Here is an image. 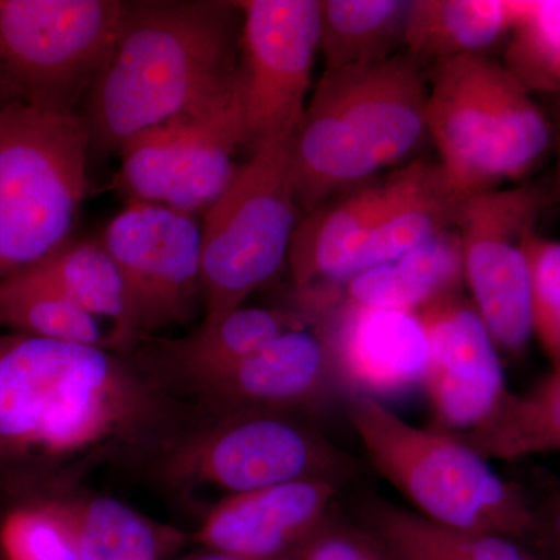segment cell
I'll use <instances>...</instances> for the list:
<instances>
[{
	"mask_svg": "<svg viewBox=\"0 0 560 560\" xmlns=\"http://www.w3.org/2000/svg\"><path fill=\"white\" fill-rule=\"evenodd\" d=\"M455 536L470 560H537L511 537L464 533Z\"/></svg>",
	"mask_w": 560,
	"mask_h": 560,
	"instance_id": "obj_33",
	"label": "cell"
},
{
	"mask_svg": "<svg viewBox=\"0 0 560 560\" xmlns=\"http://www.w3.org/2000/svg\"><path fill=\"white\" fill-rule=\"evenodd\" d=\"M290 139L272 140L238 165L201 224L202 329L243 307L289 259L301 219L290 167Z\"/></svg>",
	"mask_w": 560,
	"mask_h": 560,
	"instance_id": "obj_6",
	"label": "cell"
},
{
	"mask_svg": "<svg viewBox=\"0 0 560 560\" xmlns=\"http://www.w3.org/2000/svg\"><path fill=\"white\" fill-rule=\"evenodd\" d=\"M0 326L44 340L102 345L97 318L22 270L0 279Z\"/></svg>",
	"mask_w": 560,
	"mask_h": 560,
	"instance_id": "obj_25",
	"label": "cell"
},
{
	"mask_svg": "<svg viewBox=\"0 0 560 560\" xmlns=\"http://www.w3.org/2000/svg\"><path fill=\"white\" fill-rule=\"evenodd\" d=\"M201 477L234 493L312 478H329L340 459L307 431L276 418L232 423L195 455ZM330 480V478H329Z\"/></svg>",
	"mask_w": 560,
	"mask_h": 560,
	"instance_id": "obj_15",
	"label": "cell"
},
{
	"mask_svg": "<svg viewBox=\"0 0 560 560\" xmlns=\"http://www.w3.org/2000/svg\"><path fill=\"white\" fill-rule=\"evenodd\" d=\"M408 7L405 0L319 2V51L326 72L375 65L400 54Z\"/></svg>",
	"mask_w": 560,
	"mask_h": 560,
	"instance_id": "obj_22",
	"label": "cell"
},
{
	"mask_svg": "<svg viewBox=\"0 0 560 560\" xmlns=\"http://www.w3.org/2000/svg\"><path fill=\"white\" fill-rule=\"evenodd\" d=\"M504 66L526 91L560 95V0H511Z\"/></svg>",
	"mask_w": 560,
	"mask_h": 560,
	"instance_id": "obj_26",
	"label": "cell"
},
{
	"mask_svg": "<svg viewBox=\"0 0 560 560\" xmlns=\"http://www.w3.org/2000/svg\"><path fill=\"white\" fill-rule=\"evenodd\" d=\"M124 404L120 372L97 346L22 337L2 350V442L73 451L109 431Z\"/></svg>",
	"mask_w": 560,
	"mask_h": 560,
	"instance_id": "obj_7",
	"label": "cell"
},
{
	"mask_svg": "<svg viewBox=\"0 0 560 560\" xmlns=\"http://www.w3.org/2000/svg\"><path fill=\"white\" fill-rule=\"evenodd\" d=\"M547 205L548 191L533 184L488 189L469 195L456 220L471 305L506 352H521L533 334L526 243Z\"/></svg>",
	"mask_w": 560,
	"mask_h": 560,
	"instance_id": "obj_9",
	"label": "cell"
},
{
	"mask_svg": "<svg viewBox=\"0 0 560 560\" xmlns=\"http://www.w3.org/2000/svg\"><path fill=\"white\" fill-rule=\"evenodd\" d=\"M7 342L0 341V355H2V350L5 348Z\"/></svg>",
	"mask_w": 560,
	"mask_h": 560,
	"instance_id": "obj_38",
	"label": "cell"
},
{
	"mask_svg": "<svg viewBox=\"0 0 560 560\" xmlns=\"http://www.w3.org/2000/svg\"><path fill=\"white\" fill-rule=\"evenodd\" d=\"M125 10L121 0H0V83L13 101L79 113Z\"/></svg>",
	"mask_w": 560,
	"mask_h": 560,
	"instance_id": "obj_8",
	"label": "cell"
},
{
	"mask_svg": "<svg viewBox=\"0 0 560 560\" xmlns=\"http://www.w3.org/2000/svg\"><path fill=\"white\" fill-rule=\"evenodd\" d=\"M326 346L363 396H394L425 377L429 342L418 313L342 304Z\"/></svg>",
	"mask_w": 560,
	"mask_h": 560,
	"instance_id": "obj_16",
	"label": "cell"
},
{
	"mask_svg": "<svg viewBox=\"0 0 560 560\" xmlns=\"http://www.w3.org/2000/svg\"><path fill=\"white\" fill-rule=\"evenodd\" d=\"M366 525L388 560H470L453 530L388 501L368 506Z\"/></svg>",
	"mask_w": 560,
	"mask_h": 560,
	"instance_id": "obj_29",
	"label": "cell"
},
{
	"mask_svg": "<svg viewBox=\"0 0 560 560\" xmlns=\"http://www.w3.org/2000/svg\"><path fill=\"white\" fill-rule=\"evenodd\" d=\"M127 289L132 335L194 316L201 294V224L191 213L130 201L102 238Z\"/></svg>",
	"mask_w": 560,
	"mask_h": 560,
	"instance_id": "obj_12",
	"label": "cell"
},
{
	"mask_svg": "<svg viewBox=\"0 0 560 560\" xmlns=\"http://www.w3.org/2000/svg\"><path fill=\"white\" fill-rule=\"evenodd\" d=\"M486 459L560 451V368L526 394H508L488 422L459 436Z\"/></svg>",
	"mask_w": 560,
	"mask_h": 560,
	"instance_id": "obj_24",
	"label": "cell"
},
{
	"mask_svg": "<svg viewBox=\"0 0 560 560\" xmlns=\"http://www.w3.org/2000/svg\"><path fill=\"white\" fill-rule=\"evenodd\" d=\"M349 422L375 470L427 521L464 534L523 540L539 533L525 495L459 436L419 429L360 394Z\"/></svg>",
	"mask_w": 560,
	"mask_h": 560,
	"instance_id": "obj_3",
	"label": "cell"
},
{
	"mask_svg": "<svg viewBox=\"0 0 560 560\" xmlns=\"http://www.w3.org/2000/svg\"><path fill=\"white\" fill-rule=\"evenodd\" d=\"M75 517L79 560H156L164 547L161 534L120 501H91Z\"/></svg>",
	"mask_w": 560,
	"mask_h": 560,
	"instance_id": "obj_28",
	"label": "cell"
},
{
	"mask_svg": "<svg viewBox=\"0 0 560 560\" xmlns=\"http://www.w3.org/2000/svg\"><path fill=\"white\" fill-rule=\"evenodd\" d=\"M25 271L49 283L94 318L113 319L120 341L132 337L124 278L102 241L73 242L69 238Z\"/></svg>",
	"mask_w": 560,
	"mask_h": 560,
	"instance_id": "obj_23",
	"label": "cell"
},
{
	"mask_svg": "<svg viewBox=\"0 0 560 560\" xmlns=\"http://www.w3.org/2000/svg\"><path fill=\"white\" fill-rule=\"evenodd\" d=\"M555 533H556V536H558V539L560 541V504L558 506V510H556V514H555Z\"/></svg>",
	"mask_w": 560,
	"mask_h": 560,
	"instance_id": "obj_37",
	"label": "cell"
},
{
	"mask_svg": "<svg viewBox=\"0 0 560 560\" xmlns=\"http://www.w3.org/2000/svg\"><path fill=\"white\" fill-rule=\"evenodd\" d=\"M189 560H246L237 558V556L226 555V552L215 551V555L202 556V558H195Z\"/></svg>",
	"mask_w": 560,
	"mask_h": 560,
	"instance_id": "obj_35",
	"label": "cell"
},
{
	"mask_svg": "<svg viewBox=\"0 0 560 560\" xmlns=\"http://www.w3.org/2000/svg\"><path fill=\"white\" fill-rule=\"evenodd\" d=\"M423 65L401 50L375 65L324 70L290 139L301 215L360 187L427 132Z\"/></svg>",
	"mask_w": 560,
	"mask_h": 560,
	"instance_id": "obj_2",
	"label": "cell"
},
{
	"mask_svg": "<svg viewBox=\"0 0 560 560\" xmlns=\"http://www.w3.org/2000/svg\"><path fill=\"white\" fill-rule=\"evenodd\" d=\"M511 27L510 0H412L404 50L419 62L485 55Z\"/></svg>",
	"mask_w": 560,
	"mask_h": 560,
	"instance_id": "obj_21",
	"label": "cell"
},
{
	"mask_svg": "<svg viewBox=\"0 0 560 560\" xmlns=\"http://www.w3.org/2000/svg\"><path fill=\"white\" fill-rule=\"evenodd\" d=\"M7 560H79V530L72 512L50 506L22 508L0 526Z\"/></svg>",
	"mask_w": 560,
	"mask_h": 560,
	"instance_id": "obj_30",
	"label": "cell"
},
{
	"mask_svg": "<svg viewBox=\"0 0 560 560\" xmlns=\"http://www.w3.org/2000/svg\"><path fill=\"white\" fill-rule=\"evenodd\" d=\"M396 197L349 254L338 275L345 285L360 272L399 259L404 254L452 231L463 201L440 164L412 162L401 168Z\"/></svg>",
	"mask_w": 560,
	"mask_h": 560,
	"instance_id": "obj_17",
	"label": "cell"
},
{
	"mask_svg": "<svg viewBox=\"0 0 560 560\" xmlns=\"http://www.w3.org/2000/svg\"><path fill=\"white\" fill-rule=\"evenodd\" d=\"M418 315L429 342L423 385L434 416L447 429H478L510 394L495 342L456 290L434 298Z\"/></svg>",
	"mask_w": 560,
	"mask_h": 560,
	"instance_id": "obj_13",
	"label": "cell"
},
{
	"mask_svg": "<svg viewBox=\"0 0 560 560\" xmlns=\"http://www.w3.org/2000/svg\"><path fill=\"white\" fill-rule=\"evenodd\" d=\"M427 83V132L460 194L521 178L550 149L547 114L506 66L467 55L431 66Z\"/></svg>",
	"mask_w": 560,
	"mask_h": 560,
	"instance_id": "obj_4",
	"label": "cell"
},
{
	"mask_svg": "<svg viewBox=\"0 0 560 560\" xmlns=\"http://www.w3.org/2000/svg\"><path fill=\"white\" fill-rule=\"evenodd\" d=\"M10 102H13V98H11L9 92H7L5 88H3L2 83H0V110H2L3 106Z\"/></svg>",
	"mask_w": 560,
	"mask_h": 560,
	"instance_id": "obj_36",
	"label": "cell"
},
{
	"mask_svg": "<svg viewBox=\"0 0 560 560\" xmlns=\"http://www.w3.org/2000/svg\"><path fill=\"white\" fill-rule=\"evenodd\" d=\"M296 560H388L372 537L352 530H318Z\"/></svg>",
	"mask_w": 560,
	"mask_h": 560,
	"instance_id": "obj_32",
	"label": "cell"
},
{
	"mask_svg": "<svg viewBox=\"0 0 560 560\" xmlns=\"http://www.w3.org/2000/svg\"><path fill=\"white\" fill-rule=\"evenodd\" d=\"M530 279V323L533 334L560 368V242L547 241L537 232L526 243Z\"/></svg>",
	"mask_w": 560,
	"mask_h": 560,
	"instance_id": "obj_31",
	"label": "cell"
},
{
	"mask_svg": "<svg viewBox=\"0 0 560 560\" xmlns=\"http://www.w3.org/2000/svg\"><path fill=\"white\" fill-rule=\"evenodd\" d=\"M287 329L289 319L282 313L241 307L187 342L183 348L184 359L191 370L208 381L259 352Z\"/></svg>",
	"mask_w": 560,
	"mask_h": 560,
	"instance_id": "obj_27",
	"label": "cell"
},
{
	"mask_svg": "<svg viewBox=\"0 0 560 560\" xmlns=\"http://www.w3.org/2000/svg\"><path fill=\"white\" fill-rule=\"evenodd\" d=\"M241 95L250 150L293 136L319 51L318 0H242Z\"/></svg>",
	"mask_w": 560,
	"mask_h": 560,
	"instance_id": "obj_11",
	"label": "cell"
},
{
	"mask_svg": "<svg viewBox=\"0 0 560 560\" xmlns=\"http://www.w3.org/2000/svg\"><path fill=\"white\" fill-rule=\"evenodd\" d=\"M326 342L302 329H287L253 355L208 378L235 399L285 404L313 393L329 366Z\"/></svg>",
	"mask_w": 560,
	"mask_h": 560,
	"instance_id": "obj_20",
	"label": "cell"
},
{
	"mask_svg": "<svg viewBox=\"0 0 560 560\" xmlns=\"http://www.w3.org/2000/svg\"><path fill=\"white\" fill-rule=\"evenodd\" d=\"M238 88L219 105L184 114L140 132L121 147L120 184L130 201L206 212L237 172L245 145Z\"/></svg>",
	"mask_w": 560,
	"mask_h": 560,
	"instance_id": "obj_10",
	"label": "cell"
},
{
	"mask_svg": "<svg viewBox=\"0 0 560 560\" xmlns=\"http://www.w3.org/2000/svg\"><path fill=\"white\" fill-rule=\"evenodd\" d=\"M548 120H550L551 127V145L556 153V179H558V190L560 194V95L552 103Z\"/></svg>",
	"mask_w": 560,
	"mask_h": 560,
	"instance_id": "obj_34",
	"label": "cell"
},
{
	"mask_svg": "<svg viewBox=\"0 0 560 560\" xmlns=\"http://www.w3.org/2000/svg\"><path fill=\"white\" fill-rule=\"evenodd\" d=\"M242 13L221 0L127 2L83 120L91 143L120 151L128 140L237 91Z\"/></svg>",
	"mask_w": 560,
	"mask_h": 560,
	"instance_id": "obj_1",
	"label": "cell"
},
{
	"mask_svg": "<svg viewBox=\"0 0 560 560\" xmlns=\"http://www.w3.org/2000/svg\"><path fill=\"white\" fill-rule=\"evenodd\" d=\"M463 279L458 237L442 232L399 259L378 265L342 285L345 304L418 313Z\"/></svg>",
	"mask_w": 560,
	"mask_h": 560,
	"instance_id": "obj_19",
	"label": "cell"
},
{
	"mask_svg": "<svg viewBox=\"0 0 560 560\" xmlns=\"http://www.w3.org/2000/svg\"><path fill=\"white\" fill-rule=\"evenodd\" d=\"M335 493L329 478L234 493L213 508L197 539L246 560H296L318 533Z\"/></svg>",
	"mask_w": 560,
	"mask_h": 560,
	"instance_id": "obj_14",
	"label": "cell"
},
{
	"mask_svg": "<svg viewBox=\"0 0 560 560\" xmlns=\"http://www.w3.org/2000/svg\"><path fill=\"white\" fill-rule=\"evenodd\" d=\"M91 147L80 113L18 101L0 110V279L69 241Z\"/></svg>",
	"mask_w": 560,
	"mask_h": 560,
	"instance_id": "obj_5",
	"label": "cell"
},
{
	"mask_svg": "<svg viewBox=\"0 0 560 560\" xmlns=\"http://www.w3.org/2000/svg\"><path fill=\"white\" fill-rule=\"evenodd\" d=\"M399 186L396 172L301 215L289 253L294 283L305 290L337 285L342 264L381 219Z\"/></svg>",
	"mask_w": 560,
	"mask_h": 560,
	"instance_id": "obj_18",
	"label": "cell"
}]
</instances>
